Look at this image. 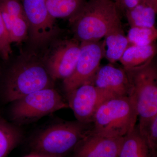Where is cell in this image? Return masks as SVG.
<instances>
[{"label":"cell","mask_w":157,"mask_h":157,"mask_svg":"<svg viewBox=\"0 0 157 157\" xmlns=\"http://www.w3.org/2000/svg\"><path fill=\"white\" fill-rule=\"evenodd\" d=\"M11 104L10 117L14 123L19 124L36 121L60 109L69 107L53 87L31 93Z\"/></svg>","instance_id":"cell-6"},{"label":"cell","mask_w":157,"mask_h":157,"mask_svg":"<svg viewBox=\"0 0 157 157\" xmlns=\"http://www.w3.org/2000/svg\"><path fill=\"white\" fill-rule=\"evenodd\" d=\"M53 81L43 63L32 59L21 61L10 69L6 76L3 100L12 103L31 93L53 87Z\"/></svg>","instance_id":"cell-4"},{"label":"cell","mask_w":157,"mask_h":157,"mask_svg":"<svg viewBox=\"0 0 157 157\" xmlns=\"http://www.w3.org/2000/svg\"><path fill=\"white\" fill-rule=\"evenodd\" d=\"M87 0H45L48 13L54 19H70L77 14Z\"/></svg>","instance_id":"cell-18"},{"label":"cell","mask_w":157,"mask_h":157,"mask_svg":"<svg viewBox=\"0 0 157 157\" xmlns=\"http://www.w3.org/2000/svg\"><path fill=\"white\" fill-rule=\"evenodd\" d=\"M90 83L116 97L128 96L131 92L125 70L115 67L111 63L100 67Z\"/></svg>","instance_id":"cell-12"},{"label":"cell","mask_w":157,"mask_h":157,"mask_svg":"<svg viewBox=\"0 0 157 157\" xmlns=\"http://www.w3.org/2000/svg\"><path fill=\"white\" fill-rule=\"evenodd\" d=\"M139 132L146 139L151 151H157V116L151 120L138 124Z\"/></svg>","instance_id":"cell-20"},{"label":"cell","mask_w":157,"mask_h":157,"mask_svg":"<svg viewBox=\"0 0 157 157\" xmlns=\"http://www.w3.org/2000/svg\"><path fill=\"white\" fill-rule=\"evenodd\" d=\"M11 42L0 11V56L5 60L9 59L12 53Z\"/></svg>","instance_id":"cell-22"},{"label":"cell","mask_w":157,"mask_h":157,"mask_svg":"<svg viewBox=\"0 0 157 157\" xmlns=\"http://www.w3.org/2000/svg\"><path fill=\"white\" fill-rule=\"evenodd\" d=\"M151 157H157V151L151 152Z\"/></svg>","instance_id":"cell-26"},{"label":"cell","mask_w":157,"mask_h":157,"mask_svg":"<svg viewBox=\"0 0 157 157\" xmlns=\"http://www.w3.org/2000/svg\"><path fill=\"white\" fill-rule=\"evenodd\" d=\"M75 39L79 42H97L113 29L121 26L113 0H88L69 19Z\"/></svg>","instance_id":"cell-1"},{"label":"cell","mask_w":157,"mask_h":157,"mask_svg":"<svg viewBox=\"0 0 157 157\" xmlns=\"http://www.w3.org/2000/svg\"><path fill=\"white\" fill-rule=\"evenodd\" d=\"M144 0H117L116 2L119 10L124 11H128L135 7Z\"/></svg>","instance_id":"cell-24"},{"label":"cell","mask_w":157,"mask_h":157,"mask_svg":"<svg viewBox=\"0 0 157 157\" xmlns=\"http://www.w3.org/2000/svg\"><path fill=\"white\" fill-rule=\"evenodd\" d=\"M104 53V41L80 43V54L75 69L72 74L63 81L66 94L90 82L100 68Z\"/></svg>","instance_id":"cell-7"},{"label":"cell","mask_w":157,"mask_h":157,"mask_svg":"<svg viewBox=\"0 0 157 157\" xmlns=\"http://www.w3.org/2000/svg\"><path fill=\"white\" fill-rule=\"evenodd\" d=\"M67 95L68 106L73 110L76 120L87 124L92 123L95 114L103 103L117 97L90 83L82 85Z\"/></svg>","instance_id":"cell-8"},{"label":"cell","mask_w":157,"mask_h":157,"mask_svg":"<svg viewBox=\"0 0 157 157\" xmlns=\"http://www.w3.org/2000/svg\"><path fill=\"white\" fill-rule=\"evenodd\" d=\"M157 11V6L151 0H144L125 14L131 27L154 28Z\"/></svg>","instance_id":"cell-14"},{"label":"cell","mask_w":157,"mask_h":157,"mask_svg":"<svg viewBox=\"0 0 157 157\" xmlns=\"http://www.w3.org/2000/svg\"><path fill=\"white\" fill-rule=\"evenodd\" d=\"M0 10L14 17L25 16L21 0H0Z\"/></svg>","instance_id":"cell-23"},{"label":"cell","mask_w":157,"mask_h":157,"mask_svg":"<svg viewBox=\"0 0 157 157\" xmlns=\"http://www.w3.org/2000/svg\"><path fill=\"white\" fill-rule=\"evenodd\" d=\"M123 138L91 131L77 144L70 157H118Z\"/></svg>","instance_id":"cell-11"},{"label":"cell","mask_w":157,"mask_h":157,"mask_svg":"<svg viewBox=\"0 0 157 157\" xmlns=\"http://www.w3.org/2000/svg\"><path fill=\"white\" fill-rule=\"evenodd\" d=\"M80 52L75 38L66 40L55 48L44 64L52 79H66L73 73Z\"/></svg>","instance_id":"cell-10"},{"label":"cell","mask_w":157,"mask_h":157,"mask_svg":"<svg viewBox=\"0 0 157 157\" xmlns=\"http://www.w3.org/2000/svg\"><path fill=\"white\" fill-rule=\"evenodd\" d=\"M135 99L139 124L157 116V70L153 60L138 67L124 70Z\"/></svg>","instance_id":"cell-5"},{"label":"cell","mask_w":157,"mask_h":157,"mask_svg":"<svg viewBox=\"0 0 157 157\" xmlns=\"http://www.w3.org/2000/svg\"><path fill=\"white\" fill-rule=\"evenodd\" d=\"M23 133L17 126L0 116V157H7L20 143Z\"/></svg>","instance_id":"cell-17"},{"label":"cell","mask_w":157,"mask_h":157,"mask_svg":"<svg viewBox=\"0 0 157 157\" xmlns=\"http://www.w3.org/2000/svg\"><path fill=\"white\" fill-rule=\"evenodd\" d=\"M104 57L113 64L120 61L129 45L122 26L113 29L104 37Z\"/></svg>","instance_id":"cell-16"},{"label":"cell","mask_w":157,"mask_h":157,"mask_svg":"<svg viewBox=\"0 0 157 157\" xmlns=\"http://www.w3.org/2000/svg\"><path fill=\"white\" fill-rule=\"evenodd\" d=\"M129 45L144 46L155 42L157 38L155 27H131L127 36Z\"/></svg>","instance_id":"cell-19"},{"label":"cell","mask_w":157,"mask_h":157,"mask_svg":"<svg viewBox=\"0 0 157 157\" xmlns=\"http://www.w3.org/2000/svg\"><path fill=\"white\" fill-rule=\"evenodd\" d=\"M22 3L31 41L35 45H44L56 33L55 20L48 13L45 0H22Z\"/></svg>","instance_id":"cell-9"},{"label":"cell","mask_w":157,"mask_h":157,"mask_svg":"<svg viewBox=\"0 0 157 157\" xmlns=\"http://www.w3.org/2000/svg\"><path fill=\"white\" fill-rule=\"evenodd\" d=\"M113 1H114L115 2H116L117 0H113Z\"/></svg>","instance_id":"cell-28"},{"label":"cell","mask_w":157,"mask_h":157,"mask_svg":"<svg viewBox=\"0 0 157 157\" xmlns=\"http://www.w3.org/2000/svg\"><path fill=\"white\" fill-rule=\"evenodd\" d=\"M25 157H57L47 155H44L32 152L31 154L26 156Z\"/></svg>","instance_id":"cell-25"},{"label":"cell","mask_w":157,"mask_h":157,"mask_svg":"<svg viewBox=\"0 0 157 157\" xmlns=\"http://www.w3.org/2000/svg\"><path fill=\"white\" fill-rule=\"evenodd\" d=\"M137 117L136 103L132 96L114 97L98 108L91 131L109 137H124L134 128Z\"/></svg>","instance_id":"cell-2"},{"label":"cell","mask_w":157,"mask_h":157,"mask_svg":"<svg viewBox=\"0 0 157 157\" xmlns=\"http://www.w3.org/2000/svg\"><path fill=\"white\" fill-rule=\"evenodd\" d=\"M152 2L155 4V5L157 6V0H151Z\"/></svg>","instance_id":"cell-27"},{"label":"cell","mask_w":157,"mask_h":157,"mask_svg":"<svg viewBox=\"0 0 157 157\" xmlns=\"http://www.w3.org/2000/svg\"><path fill=\"white\" fill-rule=\"evenodd\" d=\"M157 52L155 43L144 46L129 45L119 61L124 70L143 66L153 59Z\"/></svg>","instance_id":"cell-13"},{"label":"cell","mask_w":157,"mask_h":157,"mask_svg":"<svg viewBox=\"0 0 157 157\" xmlns=\"http://www.w3.org/2000/svg\"><path fill=\"white\" fill-rule=\"evenodd\" d=\"M146 139L140 134L138 125L124 136L118 157H151Z\"/></svg>","instance_id":"cell-15"},{"label":"cell","mask_w":157,"mask_h":157,"mask_svg":"<svg viewBox=\"0 0 157 157\" xmlns=\"http://www.w3.org/2000/svg\"><path fill=\"white\" fill-rule=\"evenodd\" d=\"M29 32V23L25 16L17 17L9 33L11 43L22 42L27 36Z\"/></svg>","instance_id":"cell-21"},{"label":"cell","mask_w":157,"mask_h":157,"mask_svg":"<svg viewBox=\"0 0 157 157\" xmlns=\"http://www.w3.org/2000/svg\"><path fill=\"white\" fill-rule=\"evenodd\" d=\"M92 128L93 123L77 120L54 124L35 136L30 146L33 152L63 157L73 151Z\"/></svg>","instance_id":"cell-3"}]
</instances>
